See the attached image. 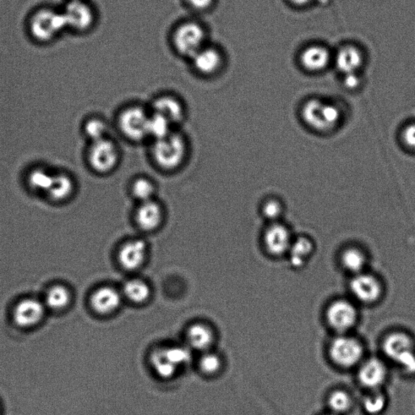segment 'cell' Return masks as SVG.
<instances>
[{
	"label": "cell",
	"mask_w": 415,
	"mask_h": 415,
	"mask_svg": "<svg viewBox=\"0 0 415 415\" xmlns=\"http://www.w3.org/2000/svg\"><path fill=\"white\" fill-rule=\"evenodd\" d=\"M189 142L178 129L166 138L150 142V157L160 171L172 173L180 170L189 156Z\"/></svg>",
	"instance_id": "cell-1"
},
{
	"label": "cell",
	"mask_w": 415,
	"mask_h": 415,
	"mask_svg": "<svg viewBox=\"0 0 415 415\" xmlns=\"http://www.w3.org/2000/svg\"><path fill=\"white\" fill-rule=\"evenodd\" d=\"M150 108L132 104L120 110L116 117L119 133L133 143L148 141Z\"/></svg>",
	"instance_id": "cell-2"
},
{
	"label": "cell",
	"mask_w": 415,
	"mask_h": 415,
	"mask_svg": "<svg viewBox=\"0 0 415 415\" xmlns=\"http://www.w3.org/2000/svg\"><path fill=\"white\" fill-rule=\"evenodd\" d=\"M87 158L92 171L100 174H109L119 167L122 160V152L117 142L110 136L92 142Z\"/></svg>",
	"instance_id": "cell-3"
},
{
	"label": "cell",
	"mask_w": 415,
	"mask_h": 415,
	"mask_svg": "<svg viewBox=\"0 0 415 415\" xmlns=\"http://www.w3.org/2000/svg\"><path fill=\"white\" fill-rule=\"evenodd\" d=\"M383 351L392 361L408 373H415V343L404 332H392L383 342Z\"/></svg>",
	"instance_id": "cell-4"
},
{
	"label": "cell",
	"mask_w": 415,
	"mask_h": 415,
	"mask_svg": "<svg viewBox=\"0 0 415 415\" xmlns=\"http://www.w3.org/2000/svg\"><path fill=\"white\" fill-rule=\"evenodd\" d=\"M302 118L308 127L318 132L332 130L340 124L342 113L334 104L310 100L302 109Z\"/></svg>",
	"instance_id": "cell-5"
},
{
	"label": "cell",
	"mask_w": 415,
	"mask_h": 415,
	"mask_svg": "<svg viewBox=\"0 0 415 415\" xmlns=\"http://www.w3.org/2000/svg\"><path fill=\"white\" fill-rule=\"evenodd\" d=\"M329 352L332 361L338 367L351 368L362 361L364 349L357 338L341 335L332 341Z\"/></svg>",
	"instance_id": "cell-6"
},
{
	"label": "cell",
	"mask_w": 415,
	"mask_h": 415,
	"mask_svg": "<svg viewBox=\"0 0 415 415\" xmlns=\"http://www.w3.org/2000/svg\"><path fill=\"white\" fill-rule=\"evenodd\" d=\"M165 207L157 199L136 204L133 221L138 230L144 233H154L160 230L166 222Z\"/></svg>",
	"instance_id": "cell-7"
},
{
	"label": "cell",
	"mask_w": 415,
	"mask_h": 415,
	"mask_svg": "<svg viewBox=\"0 0 415 415\" xmlns=\"http://www.w3.org/2000/svg\"><path fill=\"white\" fill-rule=\"evenodd\" d=\"M149 255V246L144 239L130 238L120 244L117 260L125 270H138L145 263Z\"/></svg>",
	"instance_id": "cell-8"
},
{
	"label": "cell",
	"mask_w": 415,
	"mask_h": 415,
	"mask_svg": "<svg viewBox=\"0 0 415 415\" xmlns=\"http://www.w3.org/2000/svg\"><path fill=\"white\" fill-rule=\"evenodd\" d=\"M327 324L340 335H346L356 325L358 311L354 305L347 299H337L326 311Z\"/></svg>",
	"instance_id": "cell-9"
},
{
	"label": "cell",
	"mask_w": 415,
	"mask_h": 415,
	"mask_svg": "<svg viewBox=\"0 0 415 415\" xmlns=\"http://www.w3.org/2000/svg\"><path fill=\"white\" fill-rule=\"evenodd\" d=\"M205 40L203 28L194 23L180 25L174 36V45L179 52L191 57L205 47Z\"/></svg>",
	"instance_id": "cell-10"
},
{
	"label": "cell",
	"mask_w": 415,
	"mask_h": 415,
	"mask_svg": "<svg viewBox=\"0 0 415 415\" xmlns=\"http://www.w3.org/2000/svg\"><path fill=\"white\" fill-rule=\"evenodd\" d=\"M64 15L51 10H42L32 18L30 30L32 35L40 41H49L66 25Z\"/></svg>",
	"instance_id": "cell-11"
},
{
	"label": "cell",
	"mask_w": 415,
	"mask_h": 415,
	"mask_svg": "<svg viewBox=\"0 0 415 415\" xmlns=\"http://www.w3.org/2000/svg\"><path fill=\"white\" fill-rule=\"evenodd\" d=\"M349 288L354 298L367 304L378 302L383 292L378 278L365 272L354 275Z\"/></svg>",
	"instance_id": "cell-12"
},
{
	"label": "cell",
	"mask_w": 415,
	"mask_h": 415,
	"mask_svg": "<svg viewBox=\"0 0 415 415\" xmlns=\"http://www.w3.org/2000/svg\"><path fill=\"white\" fill-rule=\"evenodd\" d=\"M294 240L289 229L279 222L271 223L264 233L267 252L275 256L288 254Z\"/></svg>",
	"instance_id": "cell-13"
},
{
	"label": "cell",
	"mask_w": 415,
	"mask_h": 415,
	"mask_svg": "<svg viewBox=\"0 0 415 415\" xmlns=\"http://www.w3.org/2000/svg\"><path fill=\"white\" fill-rule=\"evenodd\" d=\"M149 108L151 112L167 119L176 128H178L187 117V111L184 102L179 97L171 95L157 97Z\"/></svg>",
	"instance_id": "cell-14"
},
{
	"label": "cell",
	"mask_w": 415,
	"mask_h": 415,
	"mask_svg": "<svg viewBox=\"0 0 415 415\" xmlns=\"http://www.w3.org/2000/svg\"><path fill=\"white\" fill-rule=\"evenodd\" d=\"M386 365L378 358H370L359 366L358 378L363 387L370 390H379L387 379Z\"/></svg>",
	"instance_id": "cell-15"
},
{
	"label": "cell",
	"mask_w": 415,
	"mask_h": 415,
	"mask_svg": "<svg viewBox=\"0 0 415 415\" xmlns=\"http://www.w3.org/2000/svg\"><path fill=\"white\" fill-rule=\"evenodd\" d=\"M123 300L122 292L112 287H102L92 293L90 304L100 315H110L119 308Z\"/></svg>",
	"instance_id": "cell-16"
},
{
	"label": "cell",
	"mask_w": 415,
	"mask_h": 415,
	"mask_svg": "<svg viewBox=\"0 0 415 415\" xmlns=\"http://www.w3.org/2000/svg\"><path fill=\"white\" fill-rule=\"evenodd\" d=\"M44 315V307L36 299L23 300L16 306L13 318L16 324L21 327H31L40 322Z\"/></svg>",
	"instance_id": "cell-17"
},
{
	"label": "cell",
	"mask_w": 415,
	"mask_h": 415,
	"mask_svg": "<svg viewBox=\"0 0 415 415\" xmlns=\"http://www.w3.org/2000/svg\"><path fill=\"white\" fill-rule=\"evenodd\" d=\"M67 25L76 30H85L94 21V13L88 4L81 0H73L64 13Z\"/></svg>",
	"instance_id": "cell-18"
},
{
	"label": "cell",
	"mask_w": 415,
	"mask_h": 415,
	"mask_svg": "<svg viewBox=\"0 0 415 415\" xmlns=\"http://www.w3.org/2000/svg\"><path fill=\"white\" fill-rule=\"evenodd\" d=\"M215 339V332L204 323H195L188 327L187 340L188 347L204 353L209 351Z\"/></svg>",
	"instance_id": "cell-19"
},
{
	"label": "cell",
	"mask_w": 415,
	"mask_h": 415,
	"mask_svg": "<svg viewBox=\"0 0 415 415\" xmlns=\"http://www.w3.org/2000/svg\"><path fill=\"white\" fill-rule=\"evenodd\" d=\"M129 193L136 204L157 199V185L154 179L146 176L133 179L129 184Z\"/></svg>",
	"instance_id": "cell-20"
},
{
	"label": "cell",
	"mask_w": 415,
	"mask_h": 415,
	"mask_svg": "<svg viewBox=\"0 0 415 415\" xmlns=\"http://www.w3.org/2000/svg\"><path fill=\"white\" fill-rule=\"evenodd\" d=\"M192 58L196 69L203 74L215 73L219 68L222 61L219 52L214 48L205 47Z\"/></svg>",
	"instance_id": "cell-21"
},
{
	"label": "cell",
	"mask_w": 415,
	"mask_h": 415,
	"mask_svg": "<svg viewBox=\"0 0 415 415\" xmlns=\"http://www.w3.org/2000/svg\"><path fill=\"white\" fill-rule=\"evenodd\" d=\"M314 251V243L309 238L302 236L294 240L288 255L294 267H301L307 262Z\"/></svg>",
	"instance_id": "cell-22"
},
{
	"label": "cell",
	"mask_w": 415,
	"mask_h": 415,
	"mask_svg": "<svg viewBox=\"0 0 415 415\" xmlns=\"http://www.w3.org/2000/svg\"><path fill=\"white\" fill-rule=\"evenodd\" d=\"M330 60V52L325 47H311L303 52L301 61L303 66L314 72H318L326 68Z\"/></svg>",
	"instance_id": "cell-23"
},
{
	"label": "cell",
	"mask_w": 415,
	"mask_h": 415,
	"mask_svg": "<svg viewBox=\"0 0 415 415\" xmlns=\"http://www.w3.org/2000/svg\"><path fill=\"white\" fill-rule=\"evenodd\" d=\"M362 61L361 53L353 47L342 48L336 57L337 68L345 75L356 73V71L361 66Z\"/></svg>",
	"instance_id": "cell-24"
},
{
	"label": "cell",
	"mask_w": 415,
	"mask_h": 415,
	"mask_svg": "<svg viewBox=\"0 0 415 415\" xmlns=\"http://www.w3.org/2000/svg\"><path fill=\"white\" fill-rule=\"evenodd\" d=\"M123 297L136 304H142L148 301L151 296V288L144 280L131 279L124 284L122 289Z\"/></svg>",
	"instance_id": "cell-25"
},
{
	"label": "cell",
	"mask_w": 415,
	"mask_h": 415,
	"mask_svg": "<svg viewBox=\"0 0 415 415\" xmlns=\"http://www.w3.org/2000/svg\"><path fill=\"white\" fill-rule=\"evenodd\" d=\"M150 363L152 369L162 379L172 378L179 371V368L168 358L164 347L156 349L152 352Z\"/></svg>",
	"instance_id": "cell-26"
},
{
	"label": "cell",
	"mask_w": 415,
	"mask_h": 415,
	"mask_svg": "<svg viewBox=\"0 0 415 415\" xmlns=\"http://www.w3.org/2000/svg\"><path fill=\"white\" fill-rule=\"evenodd\" d=\"M341 262L344 269L351 272L354 275H356L364 272L366 265H367V256L361 249L348 248L343 251Z\"/></svg>",
	"instance_id": "cell-27"
},
{
	"label": "cell",
	"mask_w": 415,
	"mask_h": 415,
	"mask_svg": "<svg viewBox=\"0 0 415 415\" xmlns=\"http://www.w3.org/2000/svg\"><path fill=\"white\" fill-rule=\"evenodd\" d=\"M176 129L177 128L174 127L167 119L150 111L148 124V141L152 142L166 138Z\"/></svg>",
	"instance_id": "cell-28"
},
{
	"label": "cell",
	"mask_w": 415,
	"mask_h": 415,
	"mask_svg": "<svg viewBox=\"0 0 415 415\" xmlns=\"http://www.w3.org/2000/svg\"><path fill=\"white\" fill-rule=\"evenodd\" d=\"M75 189V184L72 178L66 174H56L54 177V181L48 195L56 201L67 200L73 195Z\"/></svg>",
	"instance_id": "cell-29"
},
{
	"label": "cell",
	"mask_w": 415,
	"mask_h": 415,
	"mask_svg": "<svg viewBox=\"0 0 415 415\" xmlns=\"http://www.w3.org/2000/svg\"><path fill=\"white\" fill-rule=\"evenodd\" d=\"M84 131L91 143L110 138L109 124L106 120L101 118L94 117L87 120L85 124Z\"/></svg>",
	"instance_id": "cell-30"
},
{
	"label": "cell",
	"mask_w": 415,
	"mask_h": 415,
	"mask_svg": "<svg viewBox=\"0 0 415 415\" xmlns=\"http://www.w3.org/2000/svg\"><path fill=\"white\" fill-rule=\"evenodd\" d=\"M327 406L330 412L337 415L347 413L352 407L351 397L344 390H335L327 398Z\"/></svg>",
	"instance_id": "cell-31"
},
{
	"label": "cell",
	"mask_w": 415,
	"mask_h": 415,
	"mask_svg": "<svg viewBox=\"0 0 415 415\" xmlns=\"http://www.w3.org/2000/svg\"><path fill=\"white\" fill-rule=\"evenodd\" d=\"M386 405V397L379 390H371L363 400V408L368 415H380L385 411Z\"/></svg>",
	"instance_id": "cell-32"
},
{
	"label": "cell",
	"mask_w": 415,
	"mask_h": 415,
	"mask_svg": "<svg viewBox=\"0 0 415 415\" xmlns=\"http://www.w3.org/2000/svg\"><path fill=\"white\" fill-rule=\"evenodd\" d=\"M54 176L41 168L32 170L28 177L30 187L40 192L48 193L54 181Z\"/></svg>",
	"instance_id": "cell-33"
},
{
	"label": "cell",
	"mask_w": 415,
	"mask_h": 415,
	"mask_svg": "<svg viewBox=\"0 0 415 415\" xmlns=\"http://www.w3.org/2000/svg\"><path fill=\"white\" fill-rule=\"evenodd\" d=\"M70 294L64 287L56 286L49 289L46 296V303L54 310L62 309L68 304Z\"/></svg>",
	"instance_id": "cell-34"
},
{
	"label": "cell",
	"mask_w": 415,
	"mask_h": 415,
	"mask_svg": "<svg viewBox=\"0 0 415 415\" xmlns=\"http://www.w3.org/2000/svg\"><path fill=\"white\" fill-rule=\"evenodd\" d=\"M222 360L217 354L210 351L202 353L199 360V368L206 375H215L220 371Z\"/></svg>",
	"instance_id": "cell-35"
},
{
	"label": "cell",
	"mask_w": 415,
	"mask_h": 415,
	"mask_svg": "<svg viewBox=\"0 0 415 415\" xmlns=\"http://www.w3.org/2000/svg\"><path fill=\"white\" fill-rule=\"evenodd\" d=\"M164 348H165L168 358L179 369L190 362L191 353L187 347L173 345Z\"/></svg>",
	"instance_id": "cell-36"
},
{
	"label": "cell",
	"mask_w": 415,
	"mask_h": 415,
	"mask_svg": "<svg viewBox=\"0 0 415 415\" xmlns=\"http://www.w3.org/2000/svg\"><path fill=\"white\" fill-rule=\"evenodd\" d=\"M283 206L279 200L270 199L265 202L261 207V215L267 222L271 223L279 222L283 215Z\"/></svg>",
	"instance_id": "cell-37"
},
{
	"label": "cell",
	"mask_w": 415,
	"mask_h": 415,
	"mask_svg": "<svg viewBox=\"0 0 415 415\" xmlns=\"http://www.w3.org/2000/svg\"><path fill=\"white\" fill-rule=\"evenodd\" d=\"M402 138L407 148L415 151V124H409L404 128Z\"/></svg>",
	"instance_id": "cell-38"
},
{
	"label": "cell",
	"mask_w": 415,
	"mask_h": 415,
	"mask_svg": "<svg viewBox=\"0 0 415 415\" xmlns=\"http://www.w3.org/2000/svg\"><path fill=\"white\" fill-rule=\"evenodd\" d=\"M360 80L359 76L356 73H349L346 75L345 80H344V84H345L347 88L354 90L357 88L359 85Z\"/></svg>",
	"instance_id": "cell-39"
},
{
	"label": "cell",
	"mask_w": 415,
	"mask_h": 415,
	"mask_svg": "<svg viewBox=\"0 0 415 415\" xmlns=\"http://www.w3.org/2000/svg\"><path fill=\"white\" fill-rule=\"evenodd\" d=\"M188 1L196 9H205L211 6L214 0H188Z\"/></svg>",
	"instance_id": "cell-40"
},
{
	"label": "cell",
	"mask_w": 415,
	"mask_h": 415,
	"mask_svg": "<svg viewBox=\"0 0 415 415\" xmlns=\"http://www.w3.org/2000/svg\"><path fill=\"white\" fill-rule=\"evenodd\" d=\"M291 1L294 4H296L298 5H304V4H307L310 3L311 1V0H291Z\"/></svg>",
	"instance_id": "cell-41"
},
{
	"label": "cell",
	"mask_w": 415,
	"mask_h": 415,
	"mask_svg": "<svg viewBox=\"0 0 415 415\" xmlns=\"http://www.w3.org/2000/svg\"><path fill=\"white\" fill-rule=\"evenodd\" d=\"M322 415H337V414H335L330 412V413L322 414Z\"/></svg>",
	"instance_id": "cell-42"
}]
</instances>
